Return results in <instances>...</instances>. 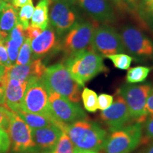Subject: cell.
<instances>
[{
  "label": "cell",
  "mask_w": 153,
  "mask_h": 153,
  "mask_svg": "<svg viewBox=\"0 0 153 153\" xmlns=\"http://www.w3.org/2000/svg\"><path fill=\"white\" fill-rule=\"evenodd\" d=\"M68 134L76 150L98 152L104 147L107 133L100 126L91 120H79L67 125Z\"/></svg>",
  "instance_id": "cell-1"
},
{
  "label": "cell",
  "mask_w": 153,
  "mask_h": 153,
  "mask_svg": "<svg viewBox=\"0 0 153 153\" xmlns=\"http://www.w3.org/2000/svg\"><path fill=\"white\" fill-rule=\"evenodd\" d=\"M64 65L72 77L82 87L99 74L108 71L103 57L89 50L68 57Z\"/></svg>",
  "instance_id": "cell-2"
},
{
  "label": "cell",
  "mask_w": 153,
  "mask_h": 153,
  "mask_svg": "<svg viewBox=\"0 0 153 153\" xmlns=\"http://www.w3.org/2000/svg\"><path fill=\"white\" fill-rule=\"evenodd\" d=\"M42 81L48 89L65 97L73 104L81 101V86L74 80L62 63H57L46 69Z\"/></svg>",
  "instance_id": "cell-3"
},
{
  "label": "cell",
  "mask_w": 153,
  "mask_h": 153,
  "mask_svg": "<svg viewBox=\"0 0 153 153\" xmlns=\"http://www.w3.org/2000/svg\"><path fill=\"white\" fill-rule=\"evenodd\" d=\"M153 90L150 83L143 85L125 84L117 90L127 104L133 122L144 123L148 116L146 108L147 100Z\"/></svg>",
  "instance_id": "cell-4"
},
{
  "label": "cell",
  "mask_w": 153,
  "mask_h": 153,
  "mask_svg": "<svg viewBox=\"0 0 153 153\" xmlns=\"http://www.w3.org/2000/svg\"><path fill=\"white\" fill-rule=\"evenodd\" d=\"M143 123L133 122L112 131L103 149L105 153H130L140 145Z\"/></svg>",
  "instance_id": "cell-5"
},
{
  "label": "cell",
  "mask_w": 153,
  "mask_h": 153,
  "mask_svg": "<svg viewBox=\"0 0 153 153\" xmlns=\"http://www.w3.org/2000/svg\"><path fill=\"white\" fill-rule=\"evenodd\" d=\"M22 108L28 112L50 118L55 125L65 132L67 124L59 121L53 116L49 104L48 92L42 79L28 85L23 99Z\"/></svg>",
  "instance_id": "cell-6"
},
{
  "label": "cell",
  "mask_w": 153,
  "mask_h": 153,
  "mask_svg": "<svg viewBox=\"0 0 153 153\" xmlns=\"http://www.w3.org/2000/svg\"><path fill=\"white\" fill-rule=\"evenodd\" d=\"M98 27L97 22H76L65 36L60 47L68 57L82 52L90 51V43L94 31Z\"/></svg>",
  "instance_id": "cell-7"
},
{
  "label": "cell",
  "mask_w": 153,
  "mask_h": 153,
  "mask_svg": "<svg viewBox=\"0 0 153 153\" xmlns=\"http://www.w3.org/2000/svg\"><path fill=\"white\" fill-rule=\"evenodd\" d=\"M90 51L102 57L119 54L126 51L121 37L114 28L108 26L97 27L90 43Z\"/></svg>",
  "instance_id": "cell-8"
},
{
  "label": "cell",
  "mask_w": 153,
  "mask_h": 153,
  "mask_svg": "<svg viewBox=\"0 0 153 153\" xmlns=\"http://www.w3.org/2000/svg\"><path fill=\"white\" fill-rule=\"evenodd\" d=\"M10 143L15 152L33 151L36 148L32 137V129L17 113L11 111L7 130Z\"/></svg>",
  "instance_id": "cell-9"
},
{
  "label": "cell",
  "mask_w": 153,
  "mask_h": 153,
  "mask_svg": "<svg viewBox=\"0 0 153 153\" xmlns=\"http://www.w3.org/2000/svg\"><path fill=\"white\" fill-rule=\"evenodd\" d=\"M47 90L51 111L59 121L68 125L76 120L87 118V116L79 105L70 102L51 89H47Z\"/></svg>",
  "instance_id": "cell-10"
},
{
  "label": "cell",
  "mask_w": 153,
  "mask_h": 153,
  "mask_svg": "<svg viewBox=\"0 0 153 153\" xmlns=\"http://www.w3.org/2000/svg\"><path fill=\"white\" fill-rule=\"evenodd\" d=\"M120 37L124 48L133 56L145 58L153 55V43L138 28L132 26H124Z\"/></svg>",
  "instance_id": "cell-11"
},
{
  "label": "cell",
  "mask_w": 153,
  "mask_h": 153,
  "mask_svg": "<svg viewBox=\"0 0 153 153\" xmlns=\"http://www.w3.org/2000/svg\"><path fill=\"white\" fill-rule=\"evenodd\" d=\"M100 118L111 132L133 122L125 100L118 93L111 106L101 111Z\"/></svg>",
  "instance_id": "cell-12"
},
{
  "label": "cell",
  "mask_w": 153,
  "mask_h": 153,
  "mask_svg": "<svg viewBox=\"0 0 153 153\" xmlns=\"http://www.w3.org/2000/svg\"><path fill=\"white\" fill-rule=\"evenodd\" d=\"M50 20L59 36L62 35L76 24V15L71 5L60 0H50Z\"/></svg>",
  "instance_id": "cell-13"
},
{
  "label": "cell",
  "mask_w": 153,
  "mask_h": 153,
  "mask_svg": "<svg viewBox=\"0 0 153 153\" xmlns=\"http://www.w3.org/2000/svg\"><path fill=\"white\" fill-rule=\"evenodd\" d=\"M46 69L41 59L38 58L24 65H14L5 68L4 74L9 79H14L20 82H28L30 85L41 80Z\"/></svg>",
  "instance_id": "cell-14"
},
{
  "label": "cell",
  "mask_w": 153,
  "mask_h": 153,
  "mask_svg": "<svg viewBox=\"0 0 153 153\" xmlns=\"http://www.w3.org/2000/svg\"><path fill=\"white\" fill-rule=\"evenodd\" d=\"M0 82L4 87L5 105L12 111L17 113L22 108L23 99L29 82L9 79L4 74L0 79Z\"/></svg>",
  "instance_id": "cell-15"
},
{
  "label": "cell",
  "mask_w": 153,
  "mask_h": 153,
  "mask_svg": "<svg viewBox=\"0 0 153 153\" xmlns=\"http://www.w3.org/2000/svg\"><path fill=\"white\" fill-rule=\"evenodd\" d=\"M77 2L97 22L112 23L115 21L114 9L108 0H77Z\"/></svg>",
  "instance_id": "cell-16"
},
{
  "label": "cell",
  "mask_w": 153,
  "mask_h": 153,
  "mask_svg": "<svg viewBox=\"0 0 153 153\" xmlns=\"http://www.w3.org/2000/svg\"><path fill=\"white\" fill-rule=\"evenodd\" d=\"M64 131L56 125L32 129V137L36 147L41 150H52Z\"/></svg>",
  "instance_id": "cell-17"
},
{
  "label": "cell",
  "mask_w": 153,
  "mask_h": 153,
  "mask_svg": "<svg viewBox=\"0 0 153 153\" xmlns=\"http://www.w3.org/2000/svg\"><path fill=\"white\" fill-rule=\"evenodd\" d=\"M58 45L54 28L48 26L37 38L31 41L32 55L36 59L43 57L56 48Z\"/></svg>",
  "instance_id": "cell-18"
},
{
  "label": "cell",
  "mask_w": 153,
  "mask_h": 153,
  "mask_svg": "<svg viewBox=\"0 0 153 153\" xmlns=\"http://www.w3.org/2000/svg\"><path fill=\"white\" fill-rule=\"evenodd\" d=\"M18 22V10L9 3L0 13V41L5 43L9 34Z\"/></svg>",
  "instance_id": "cell-19"
},
{
  "label": "cell",
  "mask_w": 153,
  "mask_h": 153,
  "mask_svg": "<svg viewBox=\"0 0 153 153\" xmlns=\"http://www.w3.org/2000/svg\"><path fill=\"white\" fill-rule=\"evenodd\" d=\"M49 4L50 0H40L34 9L31 17V25L41 28L46 29L49 24Z\"/></svg>",
  "instance_id": "cell-20"
},
{
  "label": "cell",
  "mask_w": 153,
  "mask_h": 153,
  "mask_svg": "<svg viewBox=\"0 0 153 153\" xmlns=\"http://www.w3.org/2000/svg\"><path fill=\"white\" fill-rule=\"evenodd\" d=\"M23 120L27 123L31 129H38L45 128L51 125H55L50 118L41 115L28 112L22 108L17 112Z\"/></svg>",
  "instance_id": "cell-21"
},
{
  "label": "cell",
  "mask_w": 153,
  "mask_h": 153,
  "mask_svg": "<svg viewBox=\"0 0 153 153\" xmlns=\"http://www.w3.org/2000/svg\"><path fill=\"white\" fill-rule=\"evenodd\" d=\"M151 71V68L145 66H137L128 70L126 79L128 83L135 84L144 82Z\"/></svg>",
  "instance_id": "cell-22"
},
{
  "label": "cell",
  "mask_w": 153,
  "mask_h": 153,
  "mask_svg": "<svg viewBox=\"0 0 153 153\" xmlns=\"http://www.w3.org/2000/svg\"><path fill=\"white\" fill-rule=\"evenodd\" d=\"M82 99L84 107L87 111L94 113L98 109V96L94 91L85 88L82 92Z\"/></svg>",
  "instance_id": "cell-23"
},
{
  "label": "cell",
  "mask_w": 153,
  "mask_h": 153,
  "mask_svg": "<svg viewBox=\"0 0 153 153\" xmlns=\"http://www.w3.org/2000/svg\"><path fill=\"white\" fill-rule=\"evenodd\" d=\"M32 57H33V55H32L31 50V41L28 38H26L19 50V53L15 65H24L28 64L33 60Z\"/></svg>",
  "instance_id": "cell-24"
},
{
  "label": "cell",
  "mask_w": 153,
  "mask_h": 153,
  "mask_svg": "<svg viewBox=\"0 0 153 153\" xmlns=\"http://www.w3.org/2000/svg\"><path fill=\"white\" fill-rule=\"evenodd\" d=\"M75 148L65 132H63L51 153H74Z\"/></svg>",
  "instance_id": "cell-25"
},
{
  "label": "cell",
  "mask_w": 153,
  "mask_h": 153,
  "mask_svg": "<svg viewBox=\"0 0 153 153\" xmlns=\"http://www.w3.org/2000/svg\"><path fill=\"white\" fill-rule=\"evenodd\" d=\"M106 57L111 60L115 68L122 70H128L133 61V57L123 53L108 55Z\"/></svg>",
  "instance_id": "cell-26"
},
{
  "label": "cell",
  "mask_w": 153,
  "mask_h": 153,
  "mask_svg": "<svg viewBox=\"0 0 153 153\" xmlns=\"http://www.w3.org/2000/svg\"><path fill=\"white\" fill-rule=\"evenodd\" d=\"M143 134L140 145L148 144L153 141V114L148 115L143 123Z\"/></svg>",
  "instance_id": "cell-27"
},
{
  "label": "cell",
  "mask_w": 153,
  "mask_h": 153,
  "mask_svg": "<svg viewBox=\"0 0 153 153\" xmlns=\"http://www.w3.org/2000/svg\"><path fill=\"white\" fill-rule=\"evenodd\" d=\"M33 4L31 3L24 6L18 12V23L22 25L24 30L29 26V20L33 16Z\"/></svg>",
  "instance_id": "cell-28"
},
{
  "label": "cell",
  "mask_w": 153,
  "mask_h": 153,
  "mask_svg": "<svg viewBox=\"0 0 153 153\" xmlns=\"http://www.w3.org/2000/svg\"><path fill=\"white\" fill-rule=\"evenodd\" d=\"M4 45L6 48H7V53H8L9 60H10L11 65H15V62H16L17 57H18L19 50H20L21 48L19 46V45L16 42L10 39L9 38L6 40Z\"/></svg>",
  "instance_id": "cell-29"
},
{
  "label": "cell",
  "mask_w": 153,
  "mask_h": 153,
  "mask_svg": "<svg viewBox=\"0 0 153 153\" xmlns=\"http://www.w3.org/2000/svg\"><path fill=\"white\" fill-rule=\"evenodd\" d=\"M8 38L16 42L19 46L21 48L26 38L24 33V28H23L22 25L17 22L16 26L11 31Z\"/></svg>",
  "instance_id": "cell-30"
},
{
  "label": "cell",
  "mask_w": 153,
  "mask_h": 153,
  "mask_svg": "<svg viewBox=\"0 0 153 153\" xmlns=\"http://www.w3.org/2000/svg\"><path fill=\"white\" fill-rule=\"evenodd\" d=\"M97 101H98V108L103 111L111 106L114 101V97L113 96L107 94H101L98 97Z\"/></svg>",
  "instance_id": "cell-31"
},
{
  "label": "cell",
  "mask_w": 153,
  "mask_h": 153,
  "mask_svg": "<svg viewBox=\"0 0 153 153\" xmlns=\"http://www.w3.org/2000/svg\"><path fill=\"white\" fill-rule=\"evenodd\" d=\"M11 111L7 107L0 106V128L7 131L9 124V115Z\"/></svg>",
  "instance_id": "cell-32"
},
{
  "label": "cell",
  "mask_w": 153,
  "mask_h": 153,
  "mask_svg": "<svg viewBox=\"0 0 153 153\" xmlns=\"http://www.w3.org/2000/svg\"><path fill=\"white\" fill-rule=\"evenodd\" d=\"M140 9L143 14L153 19V0H140Z\"/></svg>",
  "instance_id": "cell-33"
},
{
  "label": "cell",
  "mask_w": 153,
  "mask_h": 153,
  "mask_svg": "<svg viewBox=\"0 0 153 153\" xmlns=\"http://www.w3.org/2000/svg\"><path fill=\"white\" fill-rule=\"evenodd\" d=\"M10 144V140L7 132L4 129L0 128V152L8 150Z\"/></svg>",
  "instance_id": "cell-34"
},
{
  "label": "cell",
  "mask_w": 153,
  "mask_h": 153,
  "mask_svg": "<svg viewBox=\"0 0 153 153\" xmlns=\"http://www.w3.org/2000/svg\"><path fill=\"white\" fill-rule=\"evenodd\" d=\"M0 65L4 66L5 68L12 66L9 60L7 48L2 42H0Z\"/></svg>",
  "instance_id": "cell-35"
},
{
  "label": "cell",
  "mask_w": 153,
  "mask_h": 153,
  "mask_svg": "<svg viewBox=\"0 0 153 153\" xmlns=\"http://www.w3.org/2000/svg\"><path fill=\"white\" fill-rule=\"evenodd\" d=\"M43 31V30L41 28L32 26L30 24L26 29L24 30V33L26 38H28L30 41H33V39L37 38Z\"/></svg>",
  "instance_id": "cell-36"
},
{
  "label": "cell",
  "mask_w": 153,
  "mask_h": 153,
  "mask_svg": "<svg viewBox=\"0 0 153 153\" xmlns=\"http://www.w3.org/2000/svg\"><path fill=\"white\" fill-rule=\"evenodd\" d=\"M11 2H12V5L15 8L18 9V8H22L25 5L33 3V1H32V0H12Z\"/></svg>",
  "instance_id": "cell-37"
},
{
  "label": "cell",
  "mask_w": 153,
  "mask_h": 153,
  "mask_svg": "<svg viewBox=\"0 0 153 153\" xmlns=\"http://www.w3.org/2000/svg\"><path fill=\"white\" fill-rule=\"evenodd\" d=\"M146 108L148 114H153V90L149 95L148 100H147Z\"/></svg>",
  "instance_id": "cell-38"
},
{
  "label": "cell",
  "mask_w": 153,
  "mask_h": 153,
  "mask_svg": "<svg viewBox=\"0 0 153 153\" xmlns=\"http://www.w3.org/2000/svg\"><path fill=\"white\" fill-rule=\"evenodd\" d=\"M108 1L116 5L120 10H126L128 8V4L123 0H108Z\"/></svg>",
  "instance_id": "cell-39"
},
{
  "label": "cell",
  "mask_w": 153,
  "mask_h": 153,
  "mask_svg": "<svg viewBox=\"0 0 153 153\" xmlns=\"http://www.w3.org/2000/svg\"><path fill=\"white\" fill-rule=\"evenodd\" d=\"M5 105V97H4V88L0 85V106Z\"/></svg>",
  "instance_id": "cell-40"
},
{
  "label": "cell",
  "mask_w": 153,
  "mask_h": 153,
  "mask_svg": "<svg viewBox=\"0 0 153 153\" xmlns=\"http://www.w3.org/2000/svg\"><path fill=\"white\" fill-rule=\"evenodd\" d=\"M143 153H153V141L148 143V145L145 149Z\"/></svg>",
  "instance_id": "cell-41"
},
{
  "label": "cell",
  "mask_w": 153,
  "mask_h": 153,
  "mask_svg": "<svg viewBox=\"0 0 153 153\" xmlns=\"http://www.w3.org/2000/svg\"><path fill=\"white\" fill-rule=\"evenodd\" d=\"M125 2L131 7H135L137 5V0H123Z\"/></svg>",
  "instance_id": "cell-42"
},
{
  "label": "cell",
  "mask_w": 153,
  "mask_h": 153,
  "mask_svg": "<svg viewBox=\"0 0 153 153\" xmlns=\"http://www.w3.org/2000/svg\"><path fill=\"white\" fill-rule=\"evenodd\" d=\"M74 153H99L97 152H94V151H85V150H79L75 149L74 150Z\"/></svg>",
  "instance_id": "cell-43"
},
{
  "label": "cell",
  "mask_w": 153,
  "mask_h": 153,
  "mask_svg": "<svg viewBox=\"0 0 153 153\" xmlns=\"http://www.w3.org/2000/svg\"><path fill=\"white\" fill-rule=\"evenodd\" d=\"M6 4H7V2H5L3 0H0V13L2 11L3 9L4 8Z\"/></svg>",
  "instance_id": "cell-44"
},
{
  "label": "cell",
  "mask_w": 153,
  "mask_h": 153,
  "mask_svg": "<svg viewBox=\"0 0 153 153\" xmlns=\"http://www.w3.org/2000/svg\"><path fill=\"white\" fill-rule=\"evenodd\" d=\"M60 1H65V2L69 4L72 5L74 4H75L76 2H77V0H60Z\"/></svg>",
  "instance_id": "cell-45"
},
{
  "label": "cell",
  "mask_w": 153,
  "mask_h": 153,
  "mask_svg": "<svg viewBox=\"0 0 153 153\" xmlns=\"http://www.w3.org/2000/svg\"><path fill=\"white\" fill-rule=\"evenodd\" d=\"M5 71V68L2 65H0V79L1 78V76L4 75Z\"/></svg>",
  "instance_id": "cell-46"
},
{
  "label": "cell",
  "mask_w": 153,
  "mask_h": 153,
  "mask_svg": "<svg viewBox=\"0 0 153 153\" xmlns=\"http://www.w3.org/2000/svg\"><path fill=\"white\" fill-rule=\"evenodd\" d=\"M3 1H4L5 2H7V3H9L10 4L11 1H12V0H3Z\"/></svg>",
  "instance_id": "cell-47"
},
{
  "label": "cell",
  "mask_w": 153,
  "mask_h": 153,
  "mask_svg": "<svg viewBox=\"0 0 153 153\" xmlns=\"http://www.w3.org/2000/svg\"><path fill=\"white\" fill-rule=\"evenodd\" d=\"M0 42H1V41H0ZM2 43H3V42H2Z\"/></svg>",
  "instance_id": "cell-48"
},
{
  "label": "cell",
  "mask_w": 153,
  "mask_h": 153,
  "mask_svg": "<svg viewBox=\"0 0 153 153\" xmlns=\"http://www.w3.org/2000/svg\"><path fill=\"white\" fill-rule=\"evenodd\" d=\"M50 153H51V152H50Z\"/></svg>",
  "instance_id": "cell-49"
}]
</instances>
